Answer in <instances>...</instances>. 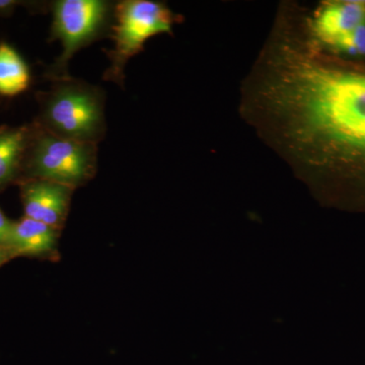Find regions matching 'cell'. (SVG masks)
<instances>
[{"mask_svg": "<svg viewBox=\"0 0 365 365\" xmlns=\"http://www.w3.org/2000/svg\"><path fill=\"white\" fill-rule=\"evenodd\" d=\"M23 4L18 0H0V18L11 16L16 7L23 6Z\"/></svg>", "mask_w": 365, "mask_h": 365, "instance_id": "cell-13", "label": "cell"}, {"mask_svg": "<svg viewBox=\"0 0 365 365\" xmlns=\"http://www.w3.org/2000/svg\"><path fill=\"white\" fill-rule=\"evenodd\" d=\"M32 126L0 128V187L20 174L30 143Z\"/></svg>", "mask_w": 365, "mask_h": 365, "instance_id": "cell-9", "label": "cell"}, {"mask_svg": "<svg viewBox=\"0 0 365 365\" xmlns=\"http://www.w3.org/2000/svg\"><path fill=\"white\" fill-rule=\"evenodd\" d=\"M322 47L346 58L365 59V24Z\"/></svg>", "mask_w": 365, "mask_h": 365, "instance_id": "cell-11", "label": "cell"}, {"mask_svg": "<svg viewBox=\"0 0 365 365\" xmlns=\"http://www.w3.org/2000/svg\"><path fill=\"white\" fill-rule=\"evenodd\" d=\"M73 190L47 180H26L21 185L26 217L59 230L66 222Z\"/></svg>", "mask_w": 365, "mask_h": 365, "instance_id": "cell-6", "label": "cell"}, {"mask_svg": "<svg viewBox=\"0 0 365 365\" xmlns=\"http://www.w3.org/2000/svg\"><path fill=\"white\" fill-rule=\"evenodd\" d=\"M261 100L285 148L334 193L365 202V59L287 46Z\"/></svg>", "mask_w": 365, "mask_h": 365, "instance_id": "cell-1", "label": "cell"}, {"mask_svg": "<svg viewBox=\"0 0 365 365\" xmlns=\"http://www.w3.org/2000/svg\"><path fill=\"white\" fill-rule=\"evenodd\" d=\"M115 4L105 0H57L52 2L51 39L61 42V54L48 67L51 81L68 78V63L76 52L110 35Z\"/></svg>", "mask_w": 365, "mask_h": 365, "instance_id": "cell-5", "label": "cell"}, {"mask_svg": "<svg viewBox=\"0 0 365 365\" xmlns=\"http://www.w3.org/2000/svg\"><path fill=\"white\" fill-rule=\"evenodd\" d=\"M364 24V0H334L319 7L311 21V30L317 43L326 45Z\"/></svg>", "mask_w": 365, "mask_h": 365, "instance_id": "cell-7", "label": "cell"}, {"mask_svg": "<svg viewBox=\"0 0 365 365\" xmlns=\"http://www.w3.org/2000/svg\"><path fill=\"white\" fill-rule=\"evenodd\" d=\"M2 259H4V254L0 251V263H1Z\"/></svg>", "mask_w": 365, "mask_h": 365, "instance_id": "cell-14", "label": "cell"}, {"mask_svg": "<svg viewBox=\"0 0 365 365\" xmlns=\"http://www.w3.org/2000/svg\"><path fill=\"white\" fill-rule=\"evenodd\" d=\"M58 234L56 228L25 216L13 222L6 246L16 254L42 256L56 250Z\"/></svg>", "mask_w": 365, "mask_h": 365, "instance_id": "cell-8", "label": "cell"}, {"mask_svg": "<svg viewBox=\"0 0 365 365\" xmlns=\"http://www.w3.org/2000/svg\"><path fill=\"white\" fill-rule=\"evenodd\" d=\"M11 227H13V222L4 215V213L0 209V245H6L9 234H11Z\"/></svg>", "mask_w": 365, "mask_h": 365, "instance_id": "cell-12", "label": "cell"}, {"mask_svg": "<svg viewBox=\"0 0 365 365\" xmlns=\"http://www.w3.org/2000/svg\"><path fill=\"white\" fill-rule=\"evenodd\" d=\"M177 18L165 4L153 0H123L115 4L109 37L114 46L106 50L110 66L105 81L123 88L125 67L144 49L146 41L158 34L170 33Z\"/></svg>", "mask_w": 365, "mask_h": 365, "instance_id": "cell-4", "label": "cell"}, {"mask_svg": "<svg viewBox=\"0 0 365 365\" xmlns=\"http://www.w3.org/2000/svg\"><path fill=\"white\" fill-rule=\"evenodd\" d=\"M31 72L19 52L7 43H0V96L16 97L28 90Z\"/></svg>", "mask_w": 365, "mask_h": 365, "instance_id": "cell-10", "label": "cell"}, {"mask_svg": "<svg viewBox=\"0 0 365 365\" xmlns=\"http://www.w3.org/2000/svg\"><path fill=\"white\" fill-rule=\"evenodd\" d=\"M97 144L62 138L32 125L23 170L29 179L47 180L78 188L97 172Z\"/></svg>", "mask_w": 365, "mask_h": 365, "instance_id": "cell-3", "label": "cell"}, {"mask_svg": "<svg viewBox=\"0 0 365 365\" xmlns=\"http://www.w3.org/2000/svg\"><path fill=\"white\" fill-rule=\"evenodd\" d=\"M105 100L100 86L71 76L56 79L38 93L36 124L62 138L98 144L106 133Z\"/></svg>", "mask_w": 365, "mask_h": 365, "instance_id": "cell-2", "label": "cell"}]
</instances>
